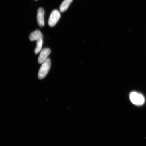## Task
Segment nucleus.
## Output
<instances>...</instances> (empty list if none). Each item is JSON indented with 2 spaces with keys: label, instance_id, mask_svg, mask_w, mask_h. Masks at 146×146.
I'll use <instances>...</instances> for the list:
<instances>
[{
  "label": "nucleus",
  "instance_id": "1",
  "mask_svg": "<svg viewBox=\"0 0 146 146\" xmlns=\"http://www.w3.org/2000/svg\"><path fill=\"white\" fill-rule=\"evenodd\" d=\"M51 61L49 58L42 63L38 73V77L40 79H42L47 75L50 68Z\"/></svg>",
  "mask_w": 146,
  "mask_h": 146
},
{
  "label": "nucleus",
  "instance_id": "9",
  "mask_svg": "<svg viewBox=\"0 0 146 146\" xmlns=\"http://www.w3.org/2000/svg\"><path fill=\"white\" fill-rule=\"evenodd\" d=\"M35 1H36V0H35Z\"/></svg>",
  "mask_w": 146,
  "mask_h": 146
},
{
  "label": "nucleus",
  "instance_id": "8",
  "mask_svg": "<svg viewBox=\"0 0 146 146\" xmlns=\"http://www.w3.org/2000/svg\"><path fill=\"white\" fill-rule=\"evenodd\" d=\"M43 38H40L36 42V46L35 50V53L37 54L40 52L41 50L42 46L43 44Z\"/></svg>",
  "mask_w": 146,
  "mask_h": 146
},
{
  "label": "nucleus",
  "instance_id": "7",
  "mask_svg": "<svg viewBox=\"0 0 146 146\" xmlns=\"http://www.w3.org/2000/svg\"><path fill=\"white\" fill-rule=\"evenodd\" d=\"M72 1L73 0H64L60 5V12H65L68 9L69 5Z\"/></svg>",
  "mask_w": 146,
  "mask_h": 146
},
{
  "label": "nucleus",
  "instance_id": "6",
  "mask_svg": "<svg viewBox=\"0 0 146 146\" xmlns=\"http://www.w3.org/2000/svg\"><path fill=\"white\" fill-rule=\"evenodd\" d=\"M43 38L42 34L39 30H36L32 32L29 36V39L31 41H37L38 40Z\"/></svg>",
  "mask_w": 146,
  "mask_h": 146
},
{
  "label": "nucleus",
  "instance_id": "3",
  "mask_svg": "<svg viewBox=\"0 0 146 146\" xmlns=\"http://www.w3.org/2000/svg\"><path fill=\"white\" fill-rule=\"evenodd\" d=\"M61 17L59 11L54 10L52 12L48 20V25L51 27H54L58 23Z\"/></svg>",
  "mask_w": 146,
  "mask_h": 146
},
{
  "label": "nucleus",
  "instance_id": "4",
  "mask_svg": "<svg viewBox=\"0 0 146 146\" xmlns=\"http://www.w3.org/2000/svg\"><path fill=\"white\" fill-rule=\"evenodd\" d=\"M51 50L49 48H44L41 51L39 58H38V63L39 64H42L47 59V57L50 55Z\"/></svg>",
  "mask_w": 146,
  "mask_h": 146
},
{
  "label": "nucleus",
  "instance_id": "2",
  "mask_svg": "<svg viewBox=\"0 0 146 146\" xmlns=\"http://www.w3.org/2000/svg\"><path fill=\"white\" fill-rule=\"evenodd\" d=\"M129 97L131 101L135 105H142L145 102V98L143 96L135 92H131Z\"/></svg>",
  "mask_w": 146,
  "mask_h": 146
},
{
  "label": "nucleus",
  "instance_id": "5",
  "mask_svg": "<svg viewBox=\"0 0 146 146\" xmlns=\"http://www.w3.org/2000/svg\"><path fill=\"white\" fill-rule=\"evenodd\" d=\"M45 12L42 8H39L38 11L37 19L38 25L40 27L44 26Z\"/></svg>",
  "mask_w": 146,
  "mask_h": 146
}]
</instances>
